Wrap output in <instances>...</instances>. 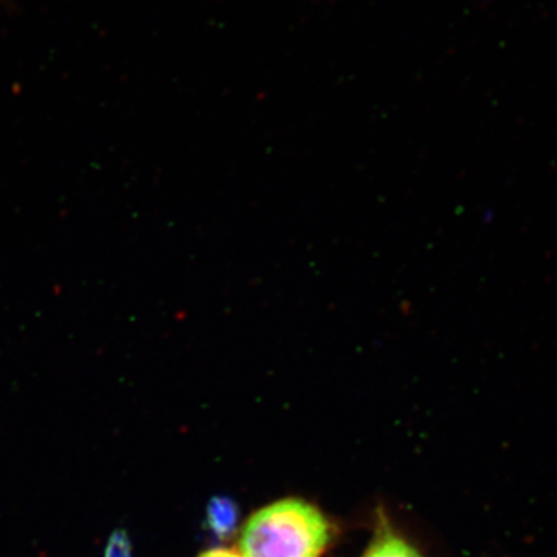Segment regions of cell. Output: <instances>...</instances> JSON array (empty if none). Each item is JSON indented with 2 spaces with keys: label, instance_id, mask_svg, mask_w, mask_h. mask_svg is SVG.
<instances>
[{
  "label": "cell",
  "instance_id": "obj_1",
  "mask_svg": "<svg viewBox=\"0 0 557 557\" xmlns=\"http://www.w3.org/2000/svg\"><path fill=\"white\" fill-rule=\"evenodd\" d=\"M332 539L325 516L309 502L282 498L256 511L242 528L244 557H321Z\"/></svg>",
  "mask_w": 557,
  "mask_h": 557
},
{
  "label": "cell",
  "instance_id": "obj_2",
  "mask_svg": "<svg viewBox=\"0 0 557 557\" xmlns=\"http://www.w3.org/2000/svg\"><path fill=\"white\" fill-rule=\"evenodd\" d=\"M362 557H423L416 547L394 533L386 522H381L375 537Z\"/></svg>",
  "mask_w": 557,
  "mask_h": 557
},
{
  "label": "cell",
  "instance_id": "obj_3",
  "mask_svg": "<svg viewBox=\"0 0 557 557\" xmlns=\"http://www.w3.org/2000/svg\"><path fill=\"white\" fill-rule=\"evenodd\" d=\"M207 519L212 533L220 539H226L236 530L239 509L230 498L215 497L209 504Z\"/></svg>",
  "mask_w": 557,
  "mask_h": 557
},
{
  "label": "cell",
  "instance_id": "obj_4",
  "mask_svg": "<svg viewBox=\"0 0 557 557\" xmlns=\"http://www.w3.org/2000/svg\"><path fill=\"white\" fill-rule=\"evenodd\" d=\"M104 557H134L132 555V542L126 531H115L110 536Z\"/></svg>",
  "mask_w": 557,
  "mask_h": 557
},
{
  "label": "cell",
  "instance_id": "obj_5",
  "mask_svg": "<svg viewBox=\"0 0 557 557\" xmlns=\"http://www.w3.org/2000/svg\"><path fill=\"white\" fill-rule=\"evenodd\" d=\"M199 557H244L240 553L234 552V549L226 548H214L209 549V552H205L203 555Z\"/></svg>",
  "mask_w": 557,
  "mask_h": 557
}]
</instances>
